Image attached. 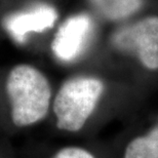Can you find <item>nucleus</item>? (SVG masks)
Returning a JSON list of instances; mask_svg holds the SVG:
<instances>
[{
  "instance_id": "obj_1",
  "label": "nucleus",
  "mask_w": 158,
  "mask_h": 158,
  "mask_svg": "<svg viewBox=\"0 0 158 158\" xmlns=\"http://www.w3.org/2000/svg\"><path fill=\"white\" fill-rule=\"evenodd\" d=\"M6 93L15 125H32L45 118L49 109L52 88L47 78L33 66L14 67L6 80Z\"/></svg>"
},
{
  "instance_id": "obj_2",
  "label": "nucleus",
  "mask_w": 158,
  "mask_h": 158,
  "mask_svg": "<svg viewBox=\"0 0 158 158\" xmlns=\"http://www.w3.org/2000/svg\"><path fill=\"white\" fill-rule=\"evenodd\" d=\"M103 91V82L94 77L79 76L65 81L53 102L56 126L62 131H80L93 114Z\"/></svg>"
},
{
  "instance_id": "obj_3",
  "label": "nucleus",
  "mask_w": 158,
  "mask_h": 158,
  "mask_svg": "<svg viewBox=\"0 0 158 158\" xmlns=\"http://www.w3.org/2000/svg\"><path fill=\"white\" fill-rule=\"evenodd\" d=\"M112 44L125 52H134L144 67L158 69V17H147L118 29Z\"/></svg>"
},
{
  "instance_id": "obj_4",
  "label": "nucleus",
  "mask_w": 158,
  "mask_h": 158,
  "mask_svg": "<svg viewBox=\"0 0 158 158\" xmlns=\"http://www.w3.org/2000/svg\"><path fill=\"white\" fill-rule=\"evenodd\" d=\"M94 23L86 14L68 18L61 25L52 43L55 56L63 62H71L81 55L89 40Z\"/></svg>"
},
{
  "instance_id": "obj_5",
  "label": "nucleus",
  "mask_w": 158,
  "mask_h": 158,
  "mask_svg": "<svg viewBox=\"0 0 158 158\" xmlns=\"http://www.w3.org/2000/svg\"><path fill=\"white\" fill-rule=\"evenodd\" d=\"M58 19V12L48 4H38L27 10L10 15L4 21L7 32L19 41L24 42L26 36L31 32H43L52 28Z\"/></svg>"
},
{
  "instance_id": "obj_6",
  "label": "nucleus",
  "mask_w": 158,
  "mask_h": 158,
  "mask_svg": "<svg viewBox=\"0 0 158 158\" xmlns=\"http://www.w3.org/2000/svg\"><path fill=\"white\" fill-rule=\"evenodd\" d=\"M98 14L109 21H121L141 9L143 0H89Z\"/></svg>"
},
{
  "instance_id": "obj_7",
  "label": "nucleus",
  "mask_w": 158,
  "mask_h": 158,
  "mask_svg": "<svg viewBox=\"0 0 158 158\" xmlns=\"http://www.w3.org/2000/svg\"><path fill=\"white\" fill-rule=\"evenodd\" d=\"M124 158H158V125L148 135L132 140L126 147Z\"/></svg>"
},
{
  "instance_id": "obj_8",
  "label": "nucleus",
  "mask_w": 158,
  "mask_h": 158,
  "mask_svg": "<svg viewBox=\"0 0 158 158\" xmlns=\"http://www.w3.org/2000/svg\"><path fill=\"white\" fill-rule=\"evenodd\" d=\"M52 158H94V156L83 148L67 147L60 150Z\"/></svg>"
}]
</instances>
